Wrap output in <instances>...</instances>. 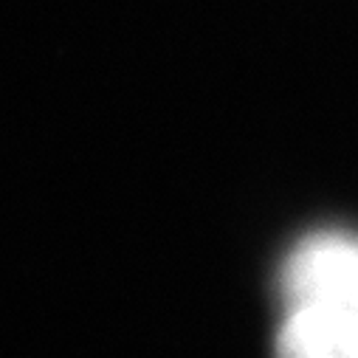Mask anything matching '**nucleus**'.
<instances>
[{
  "instance_id": "1",
  "label": "nucleus",
  "mask_w": 358,
  "mask_h": 358,
  "mask_svg": "<svg viewBox=\"0 0 358 358\" xmlns=\"http://www.w3.org/2000/svg\"><path fill=\"white\" fill-rule=\"evenodd\" d=\"M277 358H358V240L319 231L282 268Z\"/></svg>"
}]
</instances>
